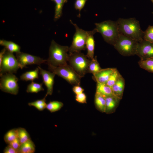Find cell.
<instances>
[{
    "mask_svg": "<svg viewBox=\"0 0 153 153\" xmlns=\"http://www.w3.org/2000/svg\"><path fill=\"white\" fill-rule=\"evenodd\" d=\"M117 22L120 33L138 42L143 39L144 31L141 29L139 22L135 18H120Z\"/></svg>",
    "mask_w": 153,
    "mask_h": 153,
    "instance_id": "1",
    "label": "cell"
},
{
    "mask_svg": "<svg viewBox=\"0 0 153 153\" xmlns=\"http://www.w3.org/2000/svg\"><path fill=\"white\" fill-rule=\"evenodd\" d=\"M69 47L60 45L52 40L49 49V58L45 63L56 67L67 64Z\"/></svg>",
    "mask_w": 153,
    "mask_h": 153,
    "instance_id": "2",
    "label": "cell"
},
{
    "mask_svg": "<svg viewBox=\"0 0 153 153\" xmlns=\"http://www.w3.org/2000/svg\"><path fill=\"white\" fill-rule=\"evenodd\" d=\"M95 24L97 32L101 34L104 40L114 46L120 33L117 21L107 20Z\"/></svg>",
    "mask_w": 153,
    "mask_h": 153,
    "instance_id": "3",
    "label": "cell"
},
{
    "mask_svg": "<svg viewBox=\"0 0 153 153\" xmlns=\"http://www.w3.org/2000/svg\"><path fill=\"white\" fill-rule=\"evenodd\" d=\"M70 22L75 27L76 31L73 37L72 44L69 47V53L80 52L81 50H85L86 49V42L88 37L97 32L96 29L95 28L92 31H85L80 28L71 20H70Z\"/></svg>",
    "mask_w": 153,
    "mask_h": 153,
    "instance_id": "4",
    "label": "cell"
},
{
    "mask_svg": "<svg viewBox=\"0 0 153 153\" xmlns=\"http://www.w3.org/2000/svg\"><path fill=\"white\" fill-rule=\"evenodd\" d=\"M91 60L86 55L80 52L69 54L68 62L71 67L81 78L88 73V69Z\"/></svg>",
    "mask_w": 153,
    "mask_h": 153,
    "instance_id": "5",
    "label": "cell"
},
{
    "mask_svg": "<svg viewBox=\"0 0 153 153\" xmlns=\"http://www.w3.org/2000/svg\"><path fill=\"white\" fill-rule=\"evenodd\" d=\"M138 42L119 33L114 46L119 53L124 56L136 55Z\"/></svg>",
    "mask_w": 153,
    "mask_h": 153,
    "instance_id": "6",
    "label": "cell"
},
{
    "mask_svg": "<svg viewBox=\"0 0 153 153\" xmlns=\"http://www.w3.org/2000/svg\"><path fill=\"white\" fill-rule=\"evenodd\" d=\"M49 70L65 80L69 84L80 85L82 78L67 64L61 66H54L48 64Z\"/></svg>",
    "mask_w": 153,
    "mask_h": 153,
    "instance_id": "7",
    "label": "cell"
},
{
    "mask_svg": "<svg viewBox=\"0 0 153 153\" xmlns=\"http://www.w3.org/2000/svg\"><path fill=\"white\" fill-rule=\"evenodd\" d=\"M0 88L3 92L16 95L19 87L17 82L18 78L12 73H6L0 75Z\"/></svg>",
    "mask_w": 153,
    "mask_h": 153,
    "instance_id": "8",
    "label": "cell"
},
{
    "mask_svg": "<svg viewBox=\"0 0 153 153\" xmlns=\"http://www.w3.org/2000/svg\"><path fill=\"white\" fill-rule=\"evenodd\" d=\"M20 68L17 59L13 53L7 50L0 64V75L6 73H16Z\"/></svg>",
    "mask_w": 153,
    "mask_h": 153,
    "instance_id": "9",
    "label": "cell"
},
{
    "mask_svg": "<svg viewBox=\"0 0 153 153\" xmlns=\"http://www.w3.org/2000/svg\"><path fill=\"white\" fill-rule=\"evenodd\" d=\"M16 56L19 67L21 69L28 65L36 64L40 66L46 61L39 57L21 52L16 53Z\"/></svg>",
    "mask_w": 153,
    "mask_h": 153,
    "instance_id": "10",
    "label": "cell"
},
{
    "mask_svg": "<svg viewBox=\"0 0 153 153\" xmlns=\"http://www.w3.org/2000/svg\"><path fill=\"white\" fill-rule=\"evenodd\" d=\"M136 55L141 60L153 58V43L144 39L139 42Z\"/></svg>",
    "mask_w": 153,
    "mask_h": 153,
    "instance_id": "11",
    "label": "cell"
},
{
    "mask_svg": "<svg viewBox=\"0 0 153 153\" xmlns=\"http://www.w3.org/2000/svg\"><path fill=\"white\" fill-rule=\"evenodd\" d=\"M40 74L42 77L43 82L47 88L46 94L45 95H51L53 92L54 83V78L56 74L50 71L44 70L40 66H38Z\"/></svg>",
    "mask_w": 153,
    "mask_h": 153,
    "instance_id": "12",
    "label": "cell"
},
{
    "mask_svg": "<svg viewBox=\"0 0 153 153\" xmlns=\"http://www.w3.org/2000/svg\"><path fill=\"white\" fill-rule=\"evenodd\" d=\"M116 68H110L102 69L93 75L92 78L96 82L106 84Z\"/></svg>",
    "mask_w": 153,
    "mask_h": 153,
    "instance_id": "13",
    "label": "cell"
},
{
    "mask_svg": "<svg viewBox=\"0 0 153 153\" xmlns=\"http://www.w3.org/2000/svg\"><path fill=\"white\" fill-rule=\"evenodd\" d=\"M105 112L109 114L114 112L118 107L121 100L114 95L106 97Z\"/></svg>",
    "mask_w": 153,
    "mask_h": 153,
    "instance_id": "14",
    "label": "cell"
},
{
    "mask_svg": "<svg viewBox=\"0 0 153 153\" xmlns=\"http://www.w3.org/2000/svg\"><path fill=\"white\" fill-rule=\"evenodd\" d=\"M125 85L124 79L121 75L111 88L114 94L120 99L122 98Z\"/></svg>",
    "mask_w": 153,
    "mask_h": 153,
    "instance_id": "15",
    "label": "cell"
},
{
    "mask_svg": "<svg viewBox=\"0 0 153 153\" xmlns=\"http://www.w3.org/2000/svg\"><path fill=\"white\" fill-rule=\"evenodd\" d=\"M96 92L99 93L104 97L114 95L110 87L106 84L99 82H97Z\"/></svg>",
    "mask_w": 153,
    "mask_h": 153,
    "instance_id": "16",
    "label": "cell"
},
{
    "mask_svg": "<svg viewBox=\"0 0 153 153\" xmlns=\"http://www.w3.org/2000/svg\"><path fill=\"white\" fill-rule=\"evenodd\" d=\"M0 45L4 46L7 50L11 53H16L21 52L20 46L12 41L0 40Z\"/></svg>",
    "mask_w": 153,
    "mask_h": 153,
    "instance_id": "17",
    "label": "cell"
},
{
    "mask_svg": "<svg viewBox=\"0 0 153 153\" xmlns=\"http://www.w3.org/2000/svg\"><path fill=\"white\" fill-rule=\"evenodd\" d=\"M95 43L93 35H90L88 37L86 42V48L87 50L88 57L92 60L94 58Z\"/></svg>",
    "mask_w": 153,
    "mask_h": 153,
    "instance_id": "18",
    "label": "cell"
},
{
    "mask_svg": "<svg viewBox=\"0 0 153 153\" xmlns=\"http://www.w3.org/2000/svg\"><path fill=\"white\" fill-rule=\"evenodd\" d=\"M94 103L95 107L99 111L102 112H105L106 100L105 97L97 92L95 93Z\"/></svg>",
    "mask_w": 153,
    "mask_h": 153,
    "instance_id": "19",
    "label": "cell"
},
{
    "mask_svg": "<svg viewBox=\"0 0 153 153\" xmlns=\"http://www.w3.org/2000/svg\"><path fill=\"white\" fill-rule=\"evenodd\" d=\"M35 150V145L31 139L21 144L19 152V153H34Z\"/></svg>",
    "mask_w": 153,
    "mask_h": 153,
    "instance_id": "20",
    "label": "cell"
},
{
    "mask_svg": "<svg viewBox=\"0 0 153 153\" xmlns=\"http://www.w3.org/2000/svg\"><path fill=\"white\" fill-rule=\"evenodd\" d=\"M54 1L56 5L54 20L56 21L62 15V9L64 4L67 2V0H51Z\"/></svg>",
    "mask_w": 153,
    "mask_h": 153,
    "instance_id": "21",
    "label": "cell"
},
{
    "mask_svg": "<svg viewBox=\"0 0 153 153\" xmlns=\"http://www.w3.org/2000/svg\"><path fill=\"white\" fill-rule=\"evenodd\" d=\"M39 69L38 67L35 70L27 71L23 73L20 76V79L22 80L33 81L36 79L39 78Z\"/></svg>",
    "mask_w": 153,
    "mask_h": 153,
    "instance_id": "22",
    "label": "cell"
},
{
    "mask_svg": "<svg viewBox=\"0 0 153 153\" xmlns=\"http://www.w3.org/2000/svg\"><path fill=\"white\" fill-rule=\"evenodd\" d=\"M138 64L141 68L153 73V58L144 60H140Z\"/></svg>",
    "mask_w": 153,
    "mask_h": 153,
    "instance_id": "23",
    "label": "cell"
},
{
    "mask_svg": "<svg viewBox=\"0 0 153 153\" xmlns=\"http://www.w3.org/2000/svg\"><path fill=\"white\" fill-rule=\"evenodd\" d=\"M102 69L97 61L96 56L91 60L88 67V73H92L93 75L99 72Z\"/></svg>",
    "mask_w": 153,
    "mask_h": 153,
    "instance_id": "24",
    "label": "cell"
},
{
    "mask_svg": "<svg viewBox=\"0 0 153 153\" xmlns=\"http://www.w3.org/2000/svg\"><path fill=\"white\" fill-rule=\"evenodd\" d=\"M18 137L17 128L13 129L5 134L4 139L6 143L8 144Z\"/></svg>",
    "mask_w": 153,
    "mask_h": 153,
    "instance_id": "25",
    "label": "cell"
},
{
    "mask_svg": "<svg viewBox=\"0 0 153 153\" xmlns=\"http://www.w3.org/2000/svg\"><path fill=\"white\" fill-rule=\"evenodd\" d=\"M47 96L45 95L42 99L29 103L28 105L30 106L35 107L39 111H42L46 108L47 104L46 103V98Z\"/></svg>",
    "mask_w": 153,
    "mask_h": 153,
    "instance_id": "26",
    "label": "cell"
},
{
    "mask_svg": "<svg viewBox=\"0 0 153 153\" xmlns=\"http://www.w3.org/2000/svg\"><path fill=\"white\" fill-rule=\"evenodd\" d=\"M43 83H38L32 81L27 87L26 91L29 93H38L44 89L42 87Z\"/></svg>",
    "mask_w": 153,
    "mask_h": 153,
    "instance_id": "27",
    "label": "cell"
},
{
    "mask_svg": "<svg viewBox=\"0 0 153 153\" xmlns=\"http://www.w3.org/2000/svg\"><path fill=\"white\" fill-rule=\"evenodd\" d=\"M17 131L18 138L21 144L31 139L29 134L24 128H19Z\"/></svg>",
    "mask_w": 153,
    "mask_h": 153,
    "instance_id": "28",
    "label": "cell"
},
{
    "mask_svg": "<svg viewBox=\"0 0 153 153\" xmlns=\"http://www.w3.org/2000/svg\"><path fill=\"white\" fill-rule=\"evenodd\" d=\"M63 105V103L61 102L50 101L47 104L46 109L51 112H53L60 110Z\"/></svg>",
    "mask_w": 153,
    "mask_h": 153,
    "instance_id": "29",
    "label": "cell"
},
{
    "mask_svg": "<svg viewBox=\"0 0 153 153\" xmlns=\"http://www.w3.org/2000/svg\"><path fill=\"white\" fill-rule=\"evenodd\" d=\"M121 75L118 70L116 68L110 76L106 84L111 88Z\"/></svg>",
    "mask_w": 153,
    "mask_h": 153,
    "instance_id": "30",
    "label": "cell"
},
{
    "mask_svg": "<svg viewBox=\"0 0 153 153\" xmlns=\"http://www.w3.org/2000/svg\"><path fill=\"white\" fill-rule=\"evenodd\" d=\"M143 39L153 43V26H149L144 31Z\"/></svg>",
    "mask_w": 153,
    "mask_h": 153,
    "instance_id": "31",
    "label": "cell"
},
{
    "mask_svg": "<svg viewBox=\"0 0 153 153\" xmlns=\"http://www.w3.org/2000/svg\"><path fill=\"white\" fill-rule=\"evenodd\" d=\"M88 0H76L74 4L75 9L79 11V14L78 17L80 16V12L85 6L86 1Z\"/></svg>",
    "mask_w": 153,
    "mask_h": 153,
    "instance_id": "32",
    "label": "cell"
},
{
    "mask_svg": "<svg viewBox=\"0 0 153 153\" xmlns=\"http://www.w3.org/2000/svg\"><path fill=\"white\" fill-rule=\"evenodd\" d=\"M75 100L78 102L82 103H86V96L83 92L76 95Z\"/></svg>",
    "mask_w": 153,
    "mask_h": 153,
    "instance_id": "33",
    "label": "cell"
},
{
    "mask_svg": "<svg viewBox=\"0 0 153 153\" xmlns=\"http://www.w3.org/2000/svg\"><path fill=\"white\" fill-rule=\"evenodd\" d=\"M21 144V142L18 137L8 144L11 146L12 147L18 151L19 152V150Z\"/></svg>",
    "mask_w": 153,
    "mask_h": 153,
    "instance_id": "34",
    "label": "cell"
},
{
    "mask_svg": "<svg viewBox=\"0 0 153 153\" xmlns=\"http://www.w3.org/2000/svg\"><path fill=\"white\" fill-rule=\"evenodd\" d=\"M4 153H19L18 151L16 150L9 145L5 148L4 150Z\"/></svg>",
    "mask_w": 153,
    "mask_h": 153,
    "instance_id": "35",
    "label": "cell"
},
{
    "mask_svg": "<svg viewBox=\"0 0 153 153\" xmlns=\"http://www.w3.org/2000/svg\"><path fill=\"white\" fill-rule=\"evenodd\" d=\"M73 90L76 95H77L83 92L84 90L80 85H75L73 87Z\"/></svg>",
    "mask_w": 153,
    "mask_h": 153,
    "instance_id": "36",
    "label": "cell"
},
{
    "mask_svg": "<svg viewBox=\"0 0 153 153\" xmlns=\"http://www.w3.org/2000/svg\"><path fill=\"white\" fill-rule=\"evenodd\" d=\"M6 51V49L4 48L0 52V64H1L3 57L4 54Z\"/></svg>",
    "mask_w": 153,
    "mask_h": 153,
    "instance_id": "37",
    "label": "cell"
},
{
    "mask_svg": "<svg viewBox=\"0 0 153 153\" xmlns=\"http://www.w3.org/2000/svg\"><path fill=\"white\" fill-rule=\"evenodd\" d=\"M153 4V0H150Z\"/></svg>",
    "mask_w": 153,
    "mask_h": 153,
    "instance_id": "38",
    "label": "cell"
},
{
    "mask_svg": "<svg viewBox=\"0 0 153 153\" xmlns=\"http://www.w3.org/2000/svg\"><path fill=\"white\" fill-rule=\"evenodd\" d=\"M152 14H153V12H152Z\"/></svg>",
    "mask_w": 153,
    "mask_h": 153,
    "instance_id": "39",
    "label": "cell"
}]
</instances>
